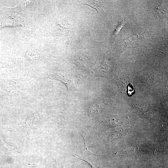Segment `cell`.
<instances>
[{
  "mask_svg": "<svg viewBox=\"0 0 168 168\" xmlns=\"http://www.w3.org/2000/svg\"><path fill=\"white\" fill-rule=\"evenodd\" d=\"M137 37L134 36L130 37L123 41L120 44H119L118 49L119 50V53H121L127 48H134L138 45V42L130 43L135 40Z\"/></svg>",
  "mask_w": 168,
  "mask_h": 168,
  "instance_id": "obj_2",
  "label": "cell"
},
{
  "mask_svg": "<svg viewBox=\"0 0 168 168\" xmlns=\"http://www.w3.org/2000/svg\"><path fill=\"white\" fill-rule=\"evenodd\" d=\"M47 78L55 79L62 82L65 84L68 90H69V87L70 86L72 82L71 78L67 75L60 73L53 74Z\"/></svg>",
  "mask_w": 168,
  "mask_h": 168,
  "instance_id": "obj_1",
  "label": "cell"
},
{
  "mask_svg": "<svg viewBox=\"0 0 168 168\" xmlns=\"http://www.w3.org/2000/svg\"><path fill=\"white\" fill-rule=\"evenodd\" d=\"M154 15L156 18L162 19L165 18L167 12L160 4L158 3L153 8Z\"/></svg>",
  "mask_w": 168,
  "mask_h": 168,
  "instance_id": "obj_3",
  "label": "cell"
},
{
  "mask_svg": "<svg viewBox=\"0 0 168 168\" xmlns=\"http://www.w3.org/2000/svg\"><path fill=\"white\" fill-rule=\"evenodd\" d=\"M126 19H125L123 20L118 24L114 33V36H116L118 34L123 26L124 25L125 23H126L127 21Z\"/></svg>",
  "mask_w": 168,
  "mask_h": 168,
  "instance_id": "obj_5",
  "label": "cell"
},
{
  "mask_svg": "<svg viewBox=\"0 0 168 168\" xmlns=\"http://www.w3.org/2000/svg\"><path fill=\"white\" fill-rule=\"evenodd\" d=\"M87 5L94 9L98 13L104 11L103 8L104 4L102 1H92L89 4H87Z\"/></svg>",
  "mask_w": 168,
  "mask_h": 168,
  "instance_id": "obj_4",
  "label": "cell"
}]
</instances>
